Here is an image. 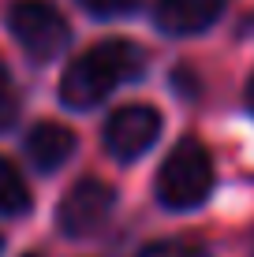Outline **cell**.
<instances>
[{
	"mask_svg": "<svg viewBox=\"0 0 254 257\" xmlns=\"http://www.w3.org/2000/svg\"><path fill=\"white\" fill-rule=\"evenodd\" d=\"M146 71V52L138 45H131L124 38H109L98 41L71 60V67L64 71L60 82V101L75 112H86L94 104H101L116 86L138 82Z\"/></svg>",
	"mask_w": 254,
	"mask_h": 257,
	"instance_id": "obj_1",
	"label": "cell"
},
{
	"mask_svg": "<svg viewBox=\"0 0 254 257\" xmlns=\"http://www.w3.org/2000/svg\"><path fill=\"white\" fill-rule=\"evenodd\" d=\"M75 135L60 123H38V127L26 135V157L34 161L38 172H56L71 161L75 153Z\"/></svg>",
	"mask_w": 254,
	"mask_h": 257,
	"instance_id": "obj_7",
	"label": "cell"
},
{
	"mask_svg": "<svg viewBox=\"0 0 254 257\" xmlns=\"http://www.w3.org/2000/svg\"><path fill=\"white\" fill-rule=\"evenodd\" d=\"M15 112H19V101H15V93H12L4 64H0V131H8L15 123Z\"/></svg>",
	"mask_w": 254,
	"mask_h": 257,
	"instance_id": "obj_10",
	"label": "cell"
},
{
	"mask_svg": "<svg viewBox=\"0 0 254 257\" xmlns=\"http://www.w3.org/2000/svg\"><path fill=\"white\" fill-rule=\"evenodd\" d=\"M0 246H4V242H0Z\"/></svg>",
	"mask_w": 254,
	"mask_h": 257,
	"instance_id": "obj_14",
	"label": "cell"
},
{
	"mask_svg": "<svg viewBox=\"0 0 254 257\" xmlns=\"http://www.w3.org/2000/svg\"><path fill=\"white\" fill-rule=\"evenodd\" d=\"M23 257H38V253H23Z\"/></svg>",
	"mask_w": 254,
	"mask_h": 257,
	"instance_id": "obj_13",
	"label": "cell"
},
{
	"mask_svg": "<svg viewBox=\"0 0 254 257\" xmlns=\"http://www.w3.org/2000/svg\"><path fill=\"white\" fill-rule=\"evenodd\" d=\"M161 135V112L150 104H124L105 123V149L116 161H138Z\"/></svg>",
	"mask_w": 254,
	"mask_h": 257,
	"instance_id": "obj_5",
	"label": "cell"
},
{
	"mask_svg": "<svg viewBox=\"0 0 254 257\" xmlns=\"http://www.w3.org/2000/svg\"><path fill=\"white\" fill-rule=\"evenodd\" d=\"M247 101H250V108H254V75H250V86H247Z\"/></svg>",
	"mask_w": 254,
	"mask_h": 257,
	"instance_id": "obj_12",
	"label": "cell"
},
{
	"mask_svg": "<svg viewBox=\"0 0 254 257\" xmlns=\"http://www.w3.org/2000/svg\"><path fill=\"white\" fill-rule=\"evenodd\" d=\"M78 4L94 15H120V12H131L138 0H78Z\"/></svg>",
	"mask_w": 254,
	"mask_h": 257,
	"instance_id": "obj_11",
	"label": "cell"
},
{
	"mask_svg": "<svg viewBox=\"0 0 254 257\" xmlns=\"http://www.w3.org/2000/svg\"><path fill=\"white\" fill-rule=\"evenodd\" d=\"M138 257H202V250L180 238H164V242H150L138 250Z\"/></svg>",
	"mask_w": 254,
	"mask_h": 257,
	"instance_id": "obj_9",
	"label": "cell"
},
{
	"mask_svg": "<svg viewBox=\"0 0 254 257\" xmlns=\"http://www.w3.org/2000/svg\"><path fill=\"white\" fill-rule=\"evenodd\" d=\"M112 205H116V190H112L109 183L82 179L64 194V201H60V209H56V224H60V231L71 235V238L94 235L105 220L112 216Z\"/></svg>",
	"mask_w": 254,
	"mask_h": 257,
	"instance_id": "obj_4",
	"label": "cell"
},
{
	"mask_svg": "<svg viewBox=\"0 0 254 257\" xmlns=\"http://www.w3.org/2000/svg\"><path fill=\"white\" fill-rule=\"evenodd\" d=\"M8 30L23 45L30 60H56L60 52L71 45V26L56 8L41 4V0H19L8 12Z\"/></svg>",
	"mask_w": 254,
	"mask_h": 257,
	"instance_id": "obj_3",
	"label": "cell"
},
{
	"mask_svg": "<svg viewBox=\"0 0 254 257\" xmlns=\"http://www.w3.org/2000/svg\"><path fill=\"white\" fill-rule=\"evenodd\" d=\"M224 12V0H157V30L168 38H191L209 30Z\"/></svg>",
	"mask_w": 254,
	"mask_h": 257,
	"instance_id": "obj_6",
	"label": "cell"
},
{
	"mask_svg": "<svg viewBox=\"0 0 254 257\" xmlns=\"http://www.w3.org/2000/svg\"><path fill=\"white\" fill-rule=\"evenodd\" d=\"M0 212L4 216L30 212V187L23 183V175L15 172V164L8 157H0Z\"/></svg>",
	"mask_w": 254,
	"mask_h": 257,
	"instance_id": "obj_8",
	"label": "cell"
},
{
	"mask_svg": "<svg viewBox=\"0 0 254 257\" xmlns=\"http://www.w3.org/2000/svg\"><path fill=\"white\" fill-rule=\"evenodd\" d=\"M213 190V161L198 138H180L157 175V198L164 209H198Z\"/></svg>",
	"mask_w": 254,
	"mask_h": 257,
	"instance_id": "obj_2",
	"label": "cell"
}]
</instances>
